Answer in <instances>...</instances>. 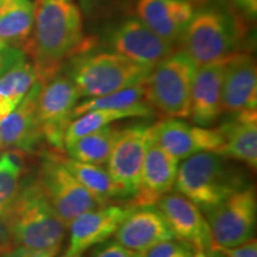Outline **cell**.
<instances>
[{"mask_svg": "<svg viewBox=\"0 0 257 257\" xmlns=\"http://www.w3.org/2000/svg\"><path fill=\"white\" fill-rule=\"evenodd\" d=\"M236 5L250 18H255L257 14V0H234Z\"/></svg>", "mask_w": 257, "mask_h": 257, "instance_id": "e575fe53", "label": "cell"}, {"mask_svg": "<svg viewBox=\"0 0 257 257\" xmlns=\"http://www.w3.org/2000/svg\"><path fill=\"white\" fill-rule=\"evenodd\" d=\"M181 37L182 53L200 67L232 55L239 35L232 16L212 8L195 12Z\"/></svg>", "mask_w": 257, "mask_h": 257, "instance_id": "5b68a950", "label": "cell"}, {"mask_svg": "<svg viewBox=\"0 0 257 257\" xmlns=\"http://www.w3.org/2000/svg\"><path fill=\"white\" fill-rule=\"evenodd\" d=\"M224 140L218 153L226 159L243 162L250 169L257 167V114L256 110L234 114L230 121L218 127Z\"/></svg>", "mask_w": 257, "mask_h": 257, "instance_id": "44dd1931", "label": "cell"}, {"mask_svg": "<svg viewBox=\"0 0 257 257\" xmlns=\"http://www.w3.org/2000/svg\"><path fill=\"white\" fill-rule=\"evenodd\" d=\"M61 257H86V256H83L82 253H80V255H66V253H64V255H62Z\"/></svg>", "mask_w": 257, "mask_h": 257, "instance_id": "ab89813d", "label": "cell"}, {"mask_svg": "<svg viewBox=\"0 0 257 257\" xmlns=\"http://www.w3.org/2000/svg\"><path fill=\"white\" fill-rule=\"evenodd\" d=\"M257 202L255 191L246 187L207 211L212 249L233 248L253 238Z\"/></svg>", "mask_w": 257, "mask_h": 257, "instance_id": "ba28073f", "label": "cell"}, {"mask_svg": "<svg viewBox=\"0 0 257 257\" xmlns=\"http://www.w3.org/2000/svg\"><path fill=\"white\" fill-rule=\"evenodd\" d=\"M257 107V70L251 56L234 54L226 59L223 79V112L238 114Z\"/></svg>", "mask_w": 257, "mask_h": 257, "instance_id": "d6986e66", "label": "cell"}, {"mask_svg": "<svg viewBox=\"0 0 257 257\" xmlns=\"http://www.w3.org/2000/svg\"><path fill=\"white\" fill-rule=\"evenodd\" d=\"M0 257H55V256L50 255V253L38 252V251H34V250L21 248V246H16L15 249L10 250L8 252L2 253Z\"/></svg>", "mask_w": 257, "mask_h": 257, "instance_id": "836d02e7", "label": "cell"}, {"mask_svg": "<svg viewBox=\"0 0 257 257\" xmlns=\"http://www.w3.org/2000/svg\"><path fill=\"white\" fill-rule=\"evenodd\" d=\"M152 138V126L133 125L119 130L111 155L107 160V172L119 188L121 197L133 198L138 188L141 169L148 144Z\"/></svg>", "mask_w": 257, "mask_h": 257, "instance_id": "30bf717a", "label": "cell"}, {"mask_svg": "<svg viewBox=\"0 0 257 257\" xmlns=\"http://www.w3.org/2000/svg\"><path fill=\"white\" fill-rule=\"evenodd\" d=\"M152 69L114 51L96 53L80 55L74 61L70 79L80 96L92 99L144 83Z\"/></svg>", "mask_w": 257, "mask_h": 257, "instance_id": "277c9868", "label": "cell"}, {"mask_svg": "<svg viewBox=\"0 0 257 257\" xmlns=\"http://www.w3.org/2000/svg\"><path fill=\"white\" fill-rule=\"evenodd\" d=\"M136 207L131 205H105L80 214L69 224V246L66 255H80L105 242Z\"/></svg>", "mask_w": 257, "mask_h": 257, "instance_id": "4fadbf2b", "label": "cell"}, {"mask_svg": "<svg viewBox=\"0 0 257 257\" xmlns=\"http://www.w3.org/2000/svg\"><path fill=\"white\" fill-rule=\"evenodd\" d=\"M63 163L75 179L93 195L101 206L108 205L112 199L121 198V193L107 169L98 165L83 163L70 157H62Z\"/></svg>", "mask_w": 257, "mask_h": 257, "instance_id": "603a6c76", "label": "cell"}, {"mask_svg": "<svg viewBox=\"0 0 257 257\" xmlns=\"http://www.w3.org/2000/svg\"><path fill=\"white\" fill-rule=\"evenodd\" d=\"M193 257H208V253L205 250H197Z\"/></svg>", "mask_w": 257, "mask_h": 257, "instance_id": "74e56055", "label": "cell"}, {"mask_svg": "<svg viewBox=\"0 0 257 257\" xmlns=\"http://www.w3.org/2000/svg\"><path fill=\"white\" fill-rule=\"evenodd\" d=\"M24 59H27V57H25L24 50H22L21 48L8 47L0 50V78L6 72H9L15 64H17L19 61Z\"/></svg>", "mask_w": 257, "mask_h": 257, "instance_id": "4dcf8cb0", "label": "cell"}, {"mask_svg": "<svg viewBox=\"0 0 257 257\" xmlns=\"http://www.w3.org/2000/svg\"><path fill=\"white\" fill-rule=\"evenodd\" d=\"M197 249L185 240L173 238L157 244L143 253V257H193Z\"/></svg>", "mask_w": 257, "mask_h": 257, "instance_id": "f1b7e54d", "label": "cell"}, {"mask_svg": "<svg viewBox=\"0 0 257 257\" xmlns=\"http://www.w3.org/2000/svg\"><path fill=\"white\" fill-rule=\"evenodd\" d=\"M208 257H223L221 253L217 250H208Z\"/></svg>", "mask_w": 257, "mask_h": 257, "instance_id": "f35d334b", "label": "cell"}, {"mask_svg": "<svg viewBox=\"0 0 257 257\" xmlns=\"http://www.w3.org/2000/svg\"><path fill=\"white\" fill-rule=\"evenodd\" d=\"M118 134L119 130L117 127L107 125L95 133L79 138L64 148L70 159L101 166L107 162Z\"/></svg>", "mask_w": 257, "mask_h": 257, "instance_id": "484cf974", "label": "cell"}, {"mask_svg": "<svg viewBox=\"0 0 257 257\" xmlns=\"http://www.w3.org/2000/svg\"><path fill=\"white\" fill-rule=\"evenodd\" d=\"M0 150H2V147H0Z\"/></svg>", "mask_w": 257, "mask_h": 257, "instance_id": "7bdbcfd3", "label": "cell"}, {"mask_svg": "<svg viewBox=\"0 0 257 257\" xmlns=\"http://www.w3.org/2000/svg\"><path fill=\"white\" fill-rule=\"evenodd\" d=\"M160 211L168 221L175 238L192 244L197 250H211L212 237L207 219L194 202L176 193H168L159 201Z\"/></svg>", "mask_w": 257, "mask_h": 257, "instance_id": "e0dca14e", "label": "cell"}, {"mask_svg": "<svg viewBox=\"0 0 257 257\" xmlns=\"http://www.w3.org/2000/svg\"><path fill=\"white\" fill-rule=\"evenodd\" d=\"M37 81L34 64L19 61L0 78V120L11 113Z\"/></svg>", "mask_w": 257, "mask_h": 257, "instance_id": "cb8c5ba5", "label": "cell"}, {"mask_svg": "<svg viewBox=\"0 0 257 257\" xmlns=\"http://www.w3.org/2000/svg\"><path fill=\"white\" fill-rule=\"evenodd\" d=\"M5 48H8V46H5V44H4V43H2V42H0V50L5 49Z\"/></svg>", "mask_w": 257, "mask_h": 257, "instance_id": "60d3db41", "label": "cell"}, {"mask_svg": "<svg viewBox=\"0 0 257 257\" xmlns=\"http://www.w3.org/2000/svg\"><path fill=\"white\" fill-rule=\"evenodd\" d=\"M42 83L35 82L23 100L8 117L0 120V147L15 152L32 153L43 138L37 106Z\"/></svg>", "mask_w": 257, "mask_h": 257, "instance_id": "9a60e30c", "label": "cell"}, {"mask_svg": "<svg viewBox=\"0 0 257 257\" xmlns=\"http://www.w3.org/2000/svg\"><path fill=\"white\" fill-rule=\"evenodd\" d=\"M111 46L114 53L152 68L174 54L173 43L160 37L138 18L127 19L113 30Z\"/></svg>", "mask_w": 257, "mask_h": 257, "instance_id": "7c38bea8", "label": "cell"}, {"mask_svg": "<svg viewBox=\"0 0 257 257\" xmlns=\"http://www.w3.org/2000/svg\"><path fill=\"white\" fill-rule=\"evenodd\" d=\"M146 83V82H144ZM133 86L112 94L92 98L80 102L74 108V118L93 110H118L130 112L135 118H149L154 113V107L147 98L146 85Z\"/></svg>", "mask_w": 257, "mask_h": 257, "instance_id": "7402d4cb", "label": "cell"}, {"mask_svg": "<svg viewBox=\"0 0 257 257\" xmlns=\"http://www.w3.org/2000/svg\"><path fill=\"white\" fill-rule=\"evenodd\" d=\"M14 0H0V16L5 12V10L12 4Z\"/></svg>", "mask_w": 257, "mask_h": 257, "instance_id": "8d00e7d4", "label": "cell"}, {"mask_svg": "<svg viewBox=\"0 0 257 257\" xmlns=\"http://www.w3.org/2000/svg\"><path fill=\"white\" fill-rule=\"evenodd\" d=\"M80 4H81L82 9L86 10V11H89L93 6H94L96 3L99 2V0H79Z\"/></svg>", "mask_w": 257, "mask_h": 257, "instance_id": "d590c367", "label": "cell"}, {"mask_svg": "<svg viewBox=\"0 0 257 257\" xmlns=\"http://www.w3.org/2000/svg\"><path fill=\"white\" fill-rule=\"evenodd\" d=\"M34 37L29 50L34 57L37 80L47 82L59 73L63 60L88 49L82 17L74 0H35Z\"/></svg>", "mask_w": 257, "mask_h": 257, "instance_id": "6da1fadb", "label": "cell"}, {"mask_svg": "<svg viewBox=\"0 0 257 257\" xmlns=\"http://www.w3.org/2000/svg\"><path fill=\"white\" fill-rule=\"evenodd\" d=\"M135 253L136 252L124 248L117 240H112V242L105 244L101 249H99L95 252L94 257H134Z\"/></svg>", "mask_w": 257, "mask_h": 257, "instance_id": "d6a6232c", "label": "cell"}, {"mask_svg": "<svg viewBox=\"0 0 257 257\" xmlns=\"http://www.w3.org/2000/svg\"><path fill=\"white\" fill-rule=\"evenodd\" d=\"M23 163L11 153L0 155V214L10 210L22 187Z\"/></svg>", "mask_w": 257, "mask_h": 257, "instance_id": "83f0119b", "label": "cell"}, {"mask_svg": "<svg viewBox=\"0 0 257 257\" xmlns=\"http://www.w3.org/2000/svg\"><path fill=\"white\" fill-rule=\"evenodd\" d=\"M34 3L31 0H14L0 16V42L8 47L29 46L34 29Z\"/></svg>", "mask_w": 257, "mask_h": 257, "instance_id": "d4e9b609", "label": "cell"}, {"mask_svg": "<svg viewBox=\"0 0 257 257\" xmlns=\"http://www.w3.org/2000/svg\"><path fill=\"white\" fill-rule=\"evenodd\" d=\"M179 161L170 156L154 140L153 133L148 144L141 169L138 188L133 198L131 206H154L175 187Z\"/></svg>", "mask_w": 257, "mask_h": 257, "instance_id": "5bb4252c", "label": "cell"}, {"mask_svg": "<svg viewBox=\"0 0 257 257\" xmlns=\"http://www.w3.org/2000/svg\"><path fill=\"white\" fill-rule=\"evenodd\" d=\"M134 257H143V253H140V252H136L135 253Z\"/></svg>", "mask_w": 257, "mask_h": 257, "instance_id": "b9f144b4", "label": "cell"}, {"mask_svg": "<svg viewBox=\"0 0 257 257\" xmlns=\"http://www.w3.org/2000/svg\"><path fill=\"white\" fill-rule=\"evenodd\" d=\"M125 118H135V115L130 112L118 110H93L82 113L75 120H72L67 128L64 135V147L75 142L79 138L107 126L113 121Z\"/></svg>", "mask_w": 257, "mask_h": 257, "instance_id": "4316f807", "label": "cell"}, {"mask_svg": "<svg viewBox=\"0 0 257 257\" xmlns=\"http://www.w3.org/2000/svg\"><path fill=\"white\" fill-rule=\"evenodd\" d=\"M14 232H12L11 221L9 212L0 214V255L16 248Z\"/></svg>", "mask_w": 257, "mask_h": 257, "instance_id": "f546056e", "label": "cell"}, {"mask_svg": "<svg viewBox=\"0 0 257 257\" xmlns=\"http://www.w3.org/2000/svg\"><path fill=\"white\" fill-rule=\"evenodd\" d=\"M136 12L140 21L170 43L182 36L195 14L189 0H138Z\"/></svg>", "mask_w": 257, "mask_h": 257, "instance_id": "ffe728a7", "label": "cell"}, {"mask_svg": "<svg viewBox=\"0 0 257 257\" xmlns=\"http://www.w3.org/2000/svg\"><path fill=\"white\" fill-rule=\"evenodd\" d=\"M195 68L182 51L172 54L156 64L144 83L150 105L170 118H188Z\"/></svg>", "mask_w": 257, "mask_h": 257, "instance_id": "8992f818", "label": "cell"}, {"mask_svg": "<svg viewBox=\"0 0 257 257\" xmlns=\"http://www.w3.org/2000/svg\"><path fill=\"white\" fill-rule=\"evenodd\" d=\"M80 93L70 76L57 73L42 83L37 114L42 136L56 149L64 148V135L74 118Z\"/></svg>", "mask_w": 257, "mask_h": 257, "instance_id": "9c48e42d", "label": "cell"}, {"mask_svg": "<svg viewBox=\"0 0 257 257\" xmlns=\"http://www.w3.org/2000/svg\"><path fill=\"white\" fill-rule=\"evenodd\" d=\"M219 251L223 257H257V242L255 238L248 242L233 246V248L214 249Z\"/></svg>", "mask_w": 257, "mask_h": 257, "instance_id": "1f68e13d", "label": "cell"}, {"mask_svg": "<svg viewBox=\"0 0 257 257\" xmlns=\"http://www.w3.org/2000/svg\"><path fill=\"white\" fill-rule=\"evenodd\" d=\"M175 187L180 194L207 212L246 186L240 173L226 162V157L217 153H198L179 166Z\"/></svg>", "mask_w": 257, "mask_h": 257, "instance_id": "3957f363", "label": "cell"}, {"mask_svg": "<svg viewBox=\"0 0 257 257\" xmlns=\"http://www.w3.org/2000/svg\"><path fill=\"white\" fill-rule=\"evenodd\" d=\"M226 59L195 68L188 118L198 126H210L223 113V79Z\"/></svg>", "mask_w": 257, "mask_h": 257, "instance_id": "2e32d148", "label": "cell"}, {"mask_svg": "<svg viewBox=\"0 0 257 257\" xmlns=\"http://www.w3.org/2000/svg\"><path fill=\"white\" fill-rule=\"evenodd\" d=\"M156 143L176 161L198 153H219L224 140L218 128L191 125L180 118H167L152 126Z\"/></svg>", "mask_w": 257, "mask_h": 257, "instance_id": "8fae6325", "label": "cell"}, {"mask_svg": "<svg viewBox=\"0 0 257 257\" xmlns=\"http://www.w3.org/2000/svg\"><path fill=\"white\" fill-rule=\"evenodd\" d=\"M38 182L67 229L80 214L101 207L69 172L63 163L62 156L47 155L44 157Z\"/></svg>", "mask_w": 257, "mask_h": 257, "instance_id": "52a82bcc", "label": "cell"}, {"mask_svg": "<svg viewBox=\"0 0 257 257\" xmlns=\"http://www.w3.org/2000/svg\"><path fill=\"white\" fill-rule=\"evenodd\" d=\"M8 212L16 245L56 256L67 226L50 205L38 180L22 185Z\"/></svg>", "mask_w": 257, "mask_h": 257, "instance_id": "7a4b0ae2", "label": "cell"}, {"mask_svg": "<svg viewBox=\"0 0 257 257\" xmlns=\"http://www.w3.org/2000/svg\"><path fill=\"white\" fill-rule=\"evenodd\" d=\"M114 238L124 248L144 253L157 244L175 238L168 221L160 208L154 206L136 207L119 225Z\"/></svg>", "mask_w": 257, "mask_h": 257, "instance_id": "ac0fdd59", "label": "cell"}]
</instances>
